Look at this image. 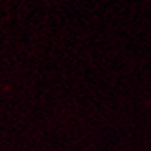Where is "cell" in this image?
Returning <instances> with one entry per match:
<instances>
[]
</instances>
